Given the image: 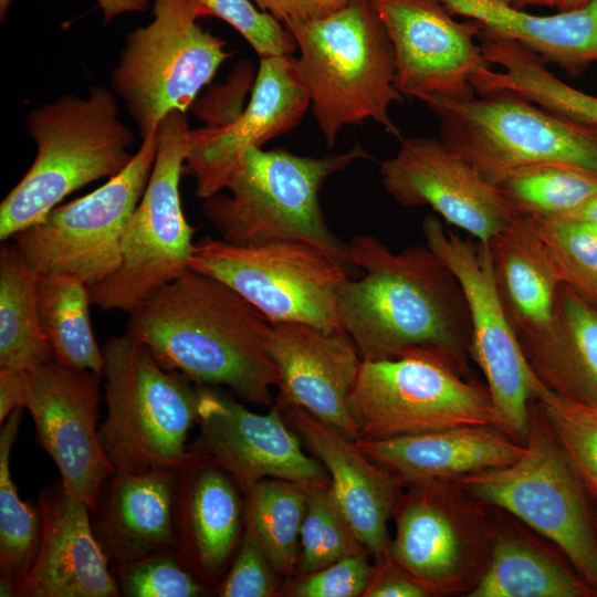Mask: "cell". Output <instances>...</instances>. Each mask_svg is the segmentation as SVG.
<instances>
[{"mask_svg": "<svg viewBox=\"0 0 597 597\" xmlns=\"http://www.w3.org/2000/svg\"><path fill=\"white\" fill-rule=\"evenodd\" d=\"M480 45L485 59L503 67L488 71L476 93L507 91L573 122L597 128V96L579 91L554 75L540 55L523 44L482 31Z\"/></svg>", "mask_w": 597, "mask_h": 597, "instance_id": "29", "label": "cell"}, {"mask_svg": "<svg viewBox=\"0 0 597 597\" xmlns=\"http://www.w3.org/2000/svg\"><path fill=\"white\" fill-rule=\"evenodd\" d=\"M367 554L343 558L316 572L300 575L287 595L295 597H357L364 596L376 567Z\"/></svg>", "mask_w": 597, "mask_h": 597, "instance_id": "43", "label": "cell"}, {"mask_svg": "<svg viewBox=\"0 0 597 597\" xmlns=\"http://www.w3.org/2000/svg\"><path fill=\"white\" fill-rule=\"evenodd\" d=\"M525 451L514 463L451 482L519 517L552 541L597 595V532L588 494L553 436L531 416Z\"/></svg>", "mask_w": 597, "mask_h": 597, "instance_id": "11", "label": "cell"}, {"mask_svg": "<svg viewBox=\"0 0 597 597\" xmlns=\"http://www.w3.org/2000/svg\"><path fill=\"white\" fill-rule=\"evenodd\" d=\"M310 107L295 57H261L247 107L223 125L189 130L185 172L195 178L197 197L221 192L248 149L291 132Z\"/></svg>", "mask_w": 597, "mask_h": 597, "instance_id": "20", "label": "cell"}, {"mask_svg": "<svg viewBox=\"0 0 597 597\" xmlns=\"http://www.w3.org/2000/svg\"><path fill=\"white\" fill-rule=\"evenodd\" d=\"M594 525H595V530L597 532V513L594 515Z\"/></svg>", "mask_w": 597, "mask_h": 597, "instance_id": "51", "label": "cell"}, {"mask_svg": "<svg viewBox=\"0 0 597 597\" xmlns=\"http://www.w3.org/2000/svg\"><path fill=\"white\" fill-rule=\"evenodd\" d=\"M244 528V495L210 459L195 457L178 471L176 549L192 572L216 590L238 551Z\"/></svg>", "mask_w": 597, "mask_h": 597, "instance_id": "24", "label": "cell"}, {"mask_svg": "<svg viewBox=\"0 0 597 597\" xmlns=\"http://www.w3.org/2000/svg\"><path fill=\"white\" fill-rule=\"evenodd\" d=\"M370 155L356 143L324 157L300 156L284 149H248L226 188L202 202V210L221 239L235 245L273 241L310 243L346 269L353 266L347 243L326 223L320 191L334 174Z\"/></svg>", "mask_w": 597, "mask_h": 597, "instance_id": "4", "label": "cell"}, {"mask_svg": "<svg viewBox=\"0 0 597 597\" xmlns=\"http://www.w3.org/2000/svg\"><path fill=\"white\" fill-rule=\"evenodd\" d=\"M431 593L396 566L384 558L375 569L374 578L364 597H428Z\"/></svg>", "mask_w": 597, "mask_h": 597, "instance_id": "45", "label": "cell"}, {"mask_svg": "<svg viewBox=\"0 0 597 597\" xmlns=\"http://www.w3.org/2000/svg\"><path fill=\"white\" fill-rule=\"evenodd\" d=\"M11 0H0L1 20L7 14ZM103 11L104 22L126 12H140L148 8V0H96Z\"/></svg>", "mask_w": 597, "mask_h": 597, "instance_id": "47", "label": "cell"}, {"mask_svg": "<svg viewBox=\"0 0 597 597\" xmlns=\"http://www.w3.org/2000/svg\"><path fill=\"white\" fill-rule=\"evenodd\" d=\"M42 536L38 556L15 597H118L111 566L93 533L88 506L61 480L38 499Z\"/></svg>", "mask_w": 597, "mask_h": 597, "instance_id": "23", "label": "cell"}, {"mask_svg": "<svg viewBox=\"0 0 597 597\" xmlns=\"http://www.w3.org/2000/svg\"><path fill=\"white\" fill-rule=\"evenodd\" d=\"M111 569L121 596L125 597H200L213 591L176 548L114 565Z\"/></svg>", "mask_w": 597, "mask_h": 597, "instance_id": "40", "label": "cell"}, {"mask_svg": "<svg viewBox=\"0 0 597 597\" xmlns=\"http://www.w3.org/2000/svg\"><path fill=\"white\" fill-rule=\"evenodd\" d=\"M189 130L180 111L168 113L158 127L154 167L123 235L121 264L106 280L88 286L92 303L103 311L129 313L190 271L195 228L185 217L179 192Z\"/></svg>", "mask_w": 597, "mask_h": 597, "instance_id": "10", "label": "cell"}, {"mask_svg": "<svg viewBox=\"0 0 597 597\" xmlns=\"http://www.w3.org/2000/svg\"><path fill=\"white\" fill-rule=\"evenodd\" d=\"M305 512V488L290 481L264 479L244 494V530L280 576L296 574Z\"/></svg>", "mask_w": 597, "mask_h": 597, "instance_id": "35", "label": "cell"}, {"mask_svg": "<svg viewBox=\"0 0 597 597\" xmlns=\"http://www.w3.org/2000/svg\"><path fill=\"white\" fill-rule=\"evenodd\" d=\"M399 484L454 479L519 460L525 444L494 426H470L381 440H355Z\"/></svg>", "mask_w": 597, "mask_h": 597, "instance_id": "27", "label": "cell"}, {"mask_svg": "<svg viewBox=\"0 0 597 597\" xmlns=\"http://www.w3.org/2000/svg\"><path fill=\"white\" fill-rule=\"evenodd\" d=\"M558 343L551 390L597 404V303L561 283L557 296Z\"/></svg>", "mask_w": 597, "mask_h": 597, "instance_id": "34", "label": "cell"}, {"mask_svg": "<svg viewBox=\"0 0 597 597\" xmlns=\"http://www.w3.org/2000/svg\"><path fill=\"white\" fill-rule=\"evenodd\" d=\"M381 182L401 206H430L482 243H490L519 216L500 190L440 138L401 140L394 157L380 163Z\"/></svg>", "mask_w": 597, "mask_h": 597, "instance_id": "19", "label": "cell"}, {"mask_svg": "<svg viewBox=\"0 0 597 597\" xmlns=\"http://www.w3.org/2000/svg\"><path fill=\"white\" fill-rule=\"evenodd\" d=\"M371 2L394 48L395 86L406 98L428 104L476 95V82L492 65L475 42L480 23L454 20L438 0Z\"/></svg>", "mask_w": 597, "mask_h": 597, "instance_id": "16", "label": "cell"}, {"mask_svg": "<svg viewBox=\"0 0 597 597\" xmlns=\"http://www.w3.org/2000/svg\"><path fill=\"white\" fill-rule=\"evenodd\" d=\"M561 283L597 303V224L569 217H527Z\"/></svg>", "mask_w": 597, "mask_h": 597, "instance_id": "39", "label": "cell"}, {"mask_svg": "<svg viewBox=\"0 0 597 597\" xmlns=\"http://www.w3.org/2000/svg\"><path fill=\"white\" fill-rule=\"evenodd\" d=\"M489 244L509 322L531 368L548 387L558 343L561 281L530 218L517 216Z\"/></svg>", "mask_w": 597, "mask_h": 597, "instance_id": "22", "label": "cell"}, {"mask_svg": "<svg viewBox=\"0 0 597 597\" xmlns=\"http://www.w3.org/2000/svg\"><path fill=\"white\" fill-rule=\"evenodd\" d=\"M515 6L520 9L525 7H547L558 8L559 0H513Z\"/></svg>", "mask_w": 597, "mask_h": 597, "instance_id": "49", "label": "cell"}, {"mask_svg": "<svg viewBox=\"0 0 597 597\" xmlns=\"http://www.w3.org/2000/svg\"><path fill=\"white\" fill-rule=\"evenodd\" d=\"M178 471L114 470L107 476L90 516L111 567L176 548Z\"/></svg>", "mask_w": 597, "mask_h": 597, "instance_id": "26", "label": "cell"}, {"mask_svg": "<svg viewBox=\"0 0 597 597\" xmlns=\"http://www.w3.org/2000/svg\"><path fill=\"white\" fill-rule=\"evenodd\" d=\"M284 27L324 18L344 7L348 0H252Z\"/></svg>", "mask_w": 597, "mask_h": 597, "instance_id": "44", "label": "cell"}, {"mask_svg": "<svg viewBox=\"0 0 597 597\" xmlns=\"http://www.w3.org/2000/svg\"><path fill=\"white\" fill-rule=\"evenodd\" d=\"M36 298L41 326L54 360L103 375L104 353L91 323L88 285L70 274H39Z\"/></svg>", "mask_w": 597, "mask_h": 597, "instance_id": "32", "label": "cell"}, {"mask_svg": "<svg viewBox=\"0 0 597 597\" xmlns=\"http://www.w3.org/2000/svg\"><path fill=\"white\" fill-rule=\"evenodd\" d=\"M494 185L524 217H562L597 195V176L548 163L514 167Z\"/></svg>", "mask_w": 597, "mask_h": 597, "instance_id": "36", "label": "cell"}, {"mask_svg": "<svg viewBox=\"0 0 597 597\" xmlns=\"http://www.w3.org/2000/svg\"><path fill=\"white\" fill-rule=\"evenodd\" d=\"M465 374L448 357L423 349L363 360L348 399L357 440L498 427L486 386L468 380Z\"/></svg>", "mask_w": 597, "mask_h": 597, "instance_id": "8", "label": "cell"}, {"mask_svg": "<svg viewBox=\"0 0 597 597\" xmlns=\"http://www.w3.org/2000/svg\"><path fill=\"white\" fill-rule=\"evenodd\" d=\"M580 575L527 538L494 534L489 562L468 597H588Z\"/></svg>", "mask_w": 597, "mask_h": 597, "instance_id": "30", "label": "cell"}, {"mask_svg": "<svg viewBox=\"0 0 597 597\" xmlns=\"http://www.w3.org/2000/svg\"><path fill=\"white\" fill-rule=\"evenodd\" d=\"M427 105L439 118L440 140L493 185L528 164L565 165L597 176V128L514 93L492 91Z\"/></svg>", "mask_w": 597, "mask_h": 597, "instance_id": "7", "label": "cell"}, {"mask_svg": "<svg viewBox=\"0 0 597 597\" xmlns=\"http://www.w3.org/2000/svg\"><path fill=\"white\" fill-rule=\"evenodd\" d=\"M103 375L57 364L29 371L23 407L33 420L36 443L60 472L64 486L93 509L114 471L97 427Z\"/></svg>", "mask_w": 597, "mask_h": 597, "instance_id": "18", "label": "cell"}, {"mask_svg": "<svg viewBox=\"0 0 597 597\" xmlns=\"http://www.w3.org/2000/svg\"><path fill=\"white\" fill-rule=\"evenodd\" d=\"M271 322L221 281L188 271L129 312L127 333L167 369L200 386H224L259 406L274 404Z\"/></svg>", "mask_w": 597, "mask_h": 597, "instance_id": "2", "label": "cell"}, {"mask_svg": "<svg viewBox=\"0 0 597 597\" xmlns=\"http://www.w3.org/2000/svg\"><path fill=\"white\" fill-rule=\"evenodd\" d=\"M279 577L256 540L243 528L238 551L214 593L220 597H270L277 593Z\"/></svg>", "mask_w": 597, "mask_h": 597, "instance_id": "42", "label": "cell"}, {"mask_svg": "<svg viewBox=\"0 0 597 597\" xmlns=\"http://www.w3.org/2000/svg\"><path fill=\"white\" fill-rule=\"evenodd\" d=\"M285 28L295 39L297 76L327 148L344 127L367 119L402 140L389 111L406 97L395 86L394 48L371 0H348L324 18Z\"/></svg>", "mask_w": 597, "mask_h": 597, "instance_id": "3", "label": "cell"}, {"mask_svg": "<svg viewBox=\"0 0 597 597\" xmlns=\"http://www.w3.org/2000/svg\"><path fill=\"white\" fill-rule=\"evenodd\" d=\"M198 437L188 450L223 469L247 494L264 479L329 485L325 467L306 454L274 402L268 413L249 410L229 394L199 385Z\"/></svg>", "mask_w": 597, "mask_h": 597, "instance_id": "17", "label": "cell"}, {"mask_svg": "<svg viewBox=\"0 0 597 597\" xmlns=\"http://www.w3.org/2000/svg\"><path fill=\"white\" fill-rule=\"evenodd\" d=\"M29 386V371L0 369V423L18 407H23Z\"/></svg>", "mask_w": 597, "mask_h": 597, "instance_id": "46", "label": "cell"}, {"mask_svg": "<svg viewBox=\"0 0 597 597\" xmlns=\"http://www.w3.org/2000/svg\"><path fill=\"white\" fill-rule=\"evenodd\" d=\"M106 417L103 450L115 471L180 470L193 457L187 437L197 425L199 385L164 367L127 332L103 346Z\"/></svg>", "mask_w": 597, "mask_h": 597, "instance_id": "6", "label": "cell"}, {"mask_svg": "<svg viewBox=\"0 0 597 597\" xmlns=\"http://www.w3.org/2000/svg\"><path fill=\"white\" fill-rule=\"evenodd\" d=\"M306 512L301 527L296 574L306 575L346 557L367 554L329 485L305 488Z\"/></svg>", "mask_w": 597, "mask_h": 597, "instance_id": "37", "label": "cell"}, {"mask_svg": "<svg viewBox=\"0 0 597 597\" xmlns=\"http://www.w3.org/2000/svg\"><path fill=\"white\" fill-rule=\"evenodd\" d=\"M199 18L192 0H155L153 20L126 35L111 82L142 139L168 113H186L232 54Z\"/></svg>", "mask_w": 597, "mask_h": 597, "instance_id": "9", "label": "cell"}, {"mask_svg": "<svg viewBox=\"0 0 597 597\" xmlns=\"http://www.w3.org/2000/svg\"><path fill=\"white\" fill-rule=\"evenodd\" d=\"M347 247L353 266L364 275L344 282L338 314L362 360L423 349L467 371L469 307L460 282L444 262L427 244L392 252L373 235H356Z\"/></svg>", "mask_w": 597, "mask_h": 597, "instance_id": "1", "label": "cell"}, {"mask_svg": "<svg viewBox=\"0 0 597 597\" xmlns=\"http://www.w3.org/2000/svg\"><path fill=\"white\" fill-rule=\"evenodd\" d=\"M200 13L229 23L261 57L291 55L296 42L284 24L252 0H192Z\"/></svg>", "mask_w": 597, "mask_h": 597, "instance_id": "41", "label": "cell"}, {"mask_svg": "<svg viewBox=\"0 0 597 597\" xmlns=\"http://www.w3.org/2000/svg\"><path fill=\"white\" fill-rule=\"evenodd\" d=\"M275 404L327 470L341 507L369 553L380 562L390 542L387 525L399 496V484L355 440L300 407Z\"/></svg>", "mask_w": 597, "mask_h": 597, "instance_id": "25", "label": "cell"}, {"mask_svg": "<svg viewBox=\"0 0 597 597\" xmlns=\"http://www.w3.org/2000/svg\"><path fill=\"white\" fill-rule=\"evenodd\" d=\"M453 15L476 21L483 30L514 40L559 66L570 77L597 63V0L572 11L535 15L513 0H438Z\"/></svg>", "mask_w": 597, "mask_h": 597, "instance_id": "28", "label": "cell"}, {"mask_svg": "<svg viewBox=\"0 0 597 597\" xmlns=\"http://www.w3.org/2000/svg\"><path fill=\"white\" fill-rule=\"evenodd\" d=\"M562 217L586 220L597 224V195L588 199L575 210Z\"/></svg>", "mask_w": 597, "mask_h": 597, "instance_id": "48", "label": "cell"}, {"mask_svg": "<svg viewBox=\"0 0 597 597\" xmlns=\"http://www.w3.org/2000/svg\"><path fill=\"white\" fill-rule=\"evenodd\" d=\"M268 349L277 371L274 402L300 407L357 440L348 399L363 360L350 336L344 329L271 323Z\"/></svg>", "mask_w": 597, "mask_h": 597, "instance_id": "21", "label": "cell"}, {"mask_svg": "<svg viewBox=\"0 0 597 597\" xmlns=\"http://www.w3.org/2000/svg\"><path fill=\"white\" fill-rule=\"evenodd\" d=\"M157 146L156 132L142 139L129 164L103 186L56 206L13 235L39 274H70L92 286L118 269L123 235L146 189Z\"/></svg>", "mask_w": 597, "mask_h": 597, "instance_id": "13", "label": "cell"}, {"mask_svg": "<svg viewBox=\"0 0 597 597\" xmlns=\"http://www.w3.org/2000/svg\"><path fill=\"white\" fill-rule=\"evenodd\" d=\"M27 130L36 155L0 205V239L40 221L73 191L119 174L132 160L134 133L118 117L114 93L92 86L30 109Z\"/></svg>", "mask_w": 597, "mask_h": 597, "instance_id": "5", "label": "cell"}, {"mask_svg": "<svg viewBox=\"0 0 597 597\" xmlns=\"http://www.w3.org/2000/svg\"><path fill=\"white\" fill-rule=\"evenodd\" d=\"M589 0H559L558 11H572L583 8Z\"/></svg>", "mask_w": 597, "mask_h": 597, "instance_id": "50", "label": "cell"}, {"mask_svg": "<svg viewBox=\"0 0 597 597\" xmlns=\"http://www.w3.org/2000/svg\"><path fill=\"white\" fill-rule=\"evenodd\" d=\"M39 273L15 243L0 253V369L31 371L54 360L41 326Z\"/></svg>", "mask_w": 597, "mask_h": 597, "instance_id": "31", "label": "cell"}, {"mask_svg": "<svg viewBox=\"0 0 597 597\" xmlns=\"http://www.w3.org/2000/svg\"><path fill=\"white\" fill-rule=\"evenodd\" d=\"M408 486L398 496L396 534L384 558L431 595L469 593L489 562L494 538L485 517L454 482Z\"/></svg>", "mask_w": 597, "mask_h": 597, "instance_id": "15", "label": "cell"}, {"mask_svg": "<svg viewBox=\"0 0 597 597\" xmlns=\"http://www.w3.org/2000/svg\"><path fill=\"white\" fill-rule=\"evenodd\" d=\"M24 407L15 408L0 430V596L15 597L38 556L42 515L38 502L23 501L11 478L10 457Z\"/></svg>", "mask_w": 597, "mask_h": 597, "instance_id": "33", "label": "cell"}, {"mask_svg": "<svg viewBox=\"0 0 597 597\" xmlns=\"http://www.w3.org/2000/svg\"><path fill=\"white\" fill-rule=\"evenodd\" d=\"M426 244L460 282L470 313L471 358L486 380L496 426L525 443L530 402L542 383L531 368L504 311L489 243L462 239L431 214L422 220Z\"/></svg>", "mask_w": 597, "mask_h": 597, "instance_id": "14", "label": "cell"}, {"mask_svg": "<svg viewBox=\"0 0 597 597\" xmlns=\"http://www.w3.org/2000/svg\"><path fill=\"white\" fill-rule=\"evenodd\" d=\"M189 268L230 286L271 323L343 329L338 298L346 268L310 243L235 245L206 237L195 243Z\"/></svg>", "mask_w": 597, "mask_h": 597, "instance_id": "12", "label": "cell"}, {"mask_svg": "<svg viewBox=\"0 0 597 597\" xmlns=\"http://www.w3.org/2000/svg\"><path fill=\"white\" fill-rule=\"evenodd\" d=\"M541 419L583 483L597 501V404L562 396L543 383L535 391Z\"/></svg>", "mask_w": 597, "mask_h": 597, "instance_id": "38", "label": "cell"}]
</instances>
